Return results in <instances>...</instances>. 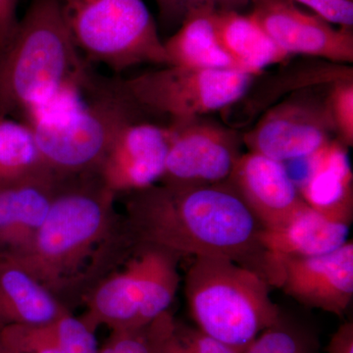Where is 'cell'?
<instances>
[{"mask_svg": "<svg viewBox=\"0 0 353 353\" xmlns=\"http://www.w3.org/2000/svg\"><path fill=\"white\" fill-rule=\"evenodd\" d=\"M123 224L136 248L157 246L179 256L227 257L265 277L259 243L263 227L227 181L161 183L132 192Z\"/></svg>", "mask_w": 353, "mask_h": 353, "instance_id": "obj_1", "label": "cell"}, {"mask_svg": "<svg viewBox=\"0 0 353 353\" xmlns=\"http://www.w3.org/2000/svg\"><path fill=\"white\" fill-rule=\"evenodd\" d=\"M115 194L95 173L58 179L54 196L31 245L11 259L59 301L85 267L113 245H131L116 219Z\"/></svg>", "mask_w": 353, "mask_h": 353, "instance_id": "obj_2", "label": "cell"}, {"mask_svg": "<svg viewBox=\"0 0 353 353\" xmlns=\"http://www.w3.org/2000/svg\"><path fill=\"white\" fill-rule=\"evenodd\" d=\"M95 79L58 0H32L10 43L0 51V117L22 115L59 88L90 87Z\"/></svg>", "mask_w": 353, "mask_h": 353, "instance_id": "obj_3", "label": "cell"}, {"mask_svg": "<svg viewBox=\"0 0 353 353\" xmlns=\"http://www.w3.org/2000/svg\"><path fill=\"white\" fill-rule=\"evenodd\" d=\"M194 259L185 278L190 315L203 333L245 352L282 317L271 285L259 272L227 257Z\"/></svg>", "mask_w": 353, "mask_h": 353, "instance_id": "obj_4", "label": "cell"}, {"mask_svg": "<svg viewBox=\"0 0 353 353\" xmlns=\"http://www.w3.org/2000/svg\"><path fill=\"white\" fill-rule=\"evenodd\" d=\"M85 61L120 73L141 64L168 66L164 43L143 0H58Z\"/></svg>", "mask_w": 353, "mask_h": 353, "instance_id": "obj_5", "label": "cell"}, {"mask_svg": "<svg viewBox=\"0 0 353 353\" xmlns=\"http://www.w3.org/2000/svg\"><path fill=\"white\" fill-rule=\"evenodd\" d=\"M257 76L236 69L168 65L127 79H110L116 90L143 114L181 124L236 105Z\"/></svg>", "mask_w": 353, "mask_h": 353, "instance_id": "obj_6", "label": "cell"}, {"mask_svg": "<svg viewBox=\"0 0 353 353\" xmlns=\"http://www.w3.org/2000/svg\"><path fill=\"white\" fill-rule=\"evenodd\" d=\"M145 114L99 77L87 104L61 124L31 127L41 164L57 179L95 173L114 139Z\"/></svg>", "mask_w": 353, "mask_h": 353, "instance_id": "obj_7", "label": "cell"}, {"mask_svg": "<svg viewBox=\"0 0 353 353\" xmlns=\"http://www.w3.org/2000/svg\"><path fill=\"white\" fill-rule=\"evenodd\" d=\"M120 271L95 285L82 319L92 329L141 328L168 312L180 285L179 255L152 245L137 246Z\"/></svg>", "mask_w": 353, "mask_h": 353, "instance_id": "obj_8", "label": "cell"}, {"mask_svg": "<svg viewBox=\"0 0 353 353\" xmlns=\"http://www.w3.org/2000/svg\"><path fill=\"white\" fill-rule=\"evenodd\" d=\"M333 132L327 94L308 87L294 90L285 101L267 109L254 126L243 134V141L248 152L285 163L307 159L331 141Z\"/></svg>", "mask_w": 353, "mask_h": 353, "instance_id": "obj_9", "label": "cell"}, {"mask_svg": "<svg viewBox=\"0 0 353 353\" xmlns=\"http://www.w3.org/2000/svg\"><path fill=\"white\" fill-rule=\"evenodd\" d=\"M168 128L170 141L160 183L204 185L226 182L243 154V134L204 117Z\"/></svg>", "mask_w": 353, "mask_h": 353, "instance_id": "obj_10", "label": "cell"}, {"mask_svg": "<svg viewBox=\"0 0 353 353\" xmlns=\"http://www.w3.org/2000/svg\"><path fill=\"white\" fill-rule=\"evenodd\" d=\"M250 14L285 54L320 58L333 64L353 62V29L333 27L290 0H250Z\"/></svg>", "mask_w": 353, "mask_h": 353, "instance_id": "obj_11", "label": "cell"}, {"mask_svg": "<svg viewBox=\"0 0 353 353\" xmlns=\"http://www.w3.org/2000/svg\"><path fill=\"white\" fill-rule=\"evenodd\" d=\"M170 131L141 119L130 123L114 139L97 174L115 196L152 187L163 176Z\"/></svg>", "mask_w": 353, "mask_h": 353, "instance_id": "obj_12", "label": "cell"}, {"mask_svg": "<svg viewBox=\"0 0 353 353\" xmlns=\"http://www.w3.org/2000/svg\"><path fill=\"white\" fill-rule=\"evenodd\" d=\"M274 285L308 307L343 316L353 299L352 241L326 254L285 260Z\"/></svg>", "mask_w": 353, "mask_h": 353, "instance_id": "obj_13", "label": "cell"}, {"mask_svg": "<svg viewBox=\"0 0 353 353\" xmlns=\"http://www.w3.org/2000/svg\"><path fill=\"white\" fill-rule=\"evenodd\" d=\"M227 182L263 229L280 226L305 202L283 162L243 152Z\"/></svg>", "mask_w": 353, "mask_h": 353, "instance_id": "obj_14", "label": "cell"}, {"mask_svg": "<svg viewBox=\"0 0 353 353\" xmlns=\"http://www.w3.org/2000/svg\"><path fill=\"white\" fill-rule=\"evenodd\" d=\"M350 224L334 219L304 203L280 226L262 229L259 236L263 252L265 277L275 284L285 260L326 254L350 240Z\"/></svg>", "mask_w": 353, "mask_h": 353, "instance_id": "obj_15", "label": "cell"}, {"mask_svg": "<svg viewBox=\"0 0 353 353\" xmlns=\"http://www.w3.org/2000/svg\"><path fill=\"white\" fill-rule=\"evenodd\" d=\"M57 181L41 170L0 185V259H15L31 245L50 210Z\"/></svg>", "mask_w": 353, "mask_h": 353, "instance_id": "obj_16", "label": "cell"}, {"mask_svg": "<svg viewBox=\"0 0 353 353\" xmlns=\"http://www.w3.org/2000/svg\"><path fill=\"white\" fill-rule=\"evenodd\" d=\"M307 159L308 174L299 188L303 201L323 214L352 224L353 173L347 146L331 139Z\"/></svg>", "mask_w": 353, "mask_h": 353, "instance_id": "obj_17", "label": "cell"}, {"mask_svg": "<svg viewBox=\"0 0 353 353\" xmlns=\"http://www.w3.org/2000/svg\"><path fill=\"white\" fill-rule=\"evenodd\" d=\"M66 309L19 264L0 259V329L10 325L50 324Z\"/></svg>", "mask_w": 353, "mask_h": 353, "instance_id": "obj_18", "label": "cell"}, {"mask_svg": "<svg viewBox=\"0 0 353 353\" xmlns=\"http://www.w3.org/2000/svg\"><path fill=\"white\" fill-rule=\"evenodd\" d=\"M216 11L211 7L192 11L179 26L178 31L163 41L169 65L196 69L240 70L221 43L215 23Z\"/></svg>", "mask_w": 353, "mask_h": 353, "instance_id": "obj_19", "label": "cell"}, {"mask_svg": "<svg viewBox=\"0 0 353 353\" xmlns=\"http://www.w3.org/2000/svg\"><path fill=\"white\" fill-rule=\"evenodd\" d=\"M215 23L221 43L241 71L259 77L265 69L290 58L250 13L217 10Z\"/></svg>", "mask_w": 353, "mask_h": 353, "instance_id": "obj_20", "label": "cell"}, {"mask_svg": "<svg viewBox=\"0 0 353 353\" xmlns=\"http://www.w3.org/2000/svg\"><path fill=\"white\" fill-rule=\"evenodd\" d=\"M41 170L46 169L32 128L23 121L0 117V185L17 182Z\"/></svg>", "mask_w": 353, "mask_h": 353, "instance_id": "obj_21", "label": "cell"}, {"mask_svg": "<svg viewBox=\"0 0 353 353\" xmlns=\"http://www.w3.org/2000/svg\"><path fill=\"white\" fill-rule=\"evenodd\" d=\"M169 312L145 327L113 331L112 338L99 353H158L167 330L173 323Z\"/></svg>", "mask_w": 353, "mask_h": 353, "instance_id": "obj_22", "label": "cell"}, {"mask_svg": "<svg viewBox=\"0 0 353 353\" xmlns=\"http://www.w3.org/2000/svg\"><path fill=\"white\" fill-rule=\"evenodd\" d=\"M53 322L4 327L0 329V343L20 353H63Z\"/></svg>", "mask_w": 353, "mask_h": 353, "instance_id": "obj_23", "label": "cell"}, {"mask_svg": "<svg viewBox=\"0 0 353 353\" xmlns=\"http://www.w3.org/2000/svg\"><path fill=\"white\" fill-rule=\"evenodd\" d=\"M243 353H314L310 340L303 331L281 317L265 330Z\"/></svg>", "mask_w": 353, "mask_h": 353, "instance_id": "obj_24", "label": "cell"}, {"mask_svg": "<svg viewBox=\"0 0 353 353\" xmlns=\"http://www.w3.org/2000/svg\"><path fill=\"white\" fill-rule=\"evenodd\" d=\"M327 103L336 139L348 148L353 145V75L330 83Z\"/></svg>", "mask_w": 353, "mask_h": 353, "instance_id": "obj_25", "label": "cell"}, {"mask_svg": "<svg viewBox=\"0 0 353 353\" xmlns=\"http://www.w3.org/2000/svg\"><path fill=\"white\" fill-rule=\"evenodd\" d=\"M63 353H99L94 329L65 310L53 322Z\"/></svg>", "mask_w": 353, "mask_h": 353, "instance_id": "obj_26", "label": "cell"}, {"mask_svg": "<svg viewBox=\"0 0 353 353\" xmlns=\"http://www.w3.org/2000/svg\"><path fill=\"white\" fill-rule=\"evenodd\" d=\"M160 20L166 27L180 26L188 14L202 7L216 10H236L250 6V0H155Z\"/></svg>", "mask_w": 353, "mask_h": 353, "instance_id": "obj_27", "label": "cell"}, {"mask_svg": "<svg viewBox=\"0 0 353 353\" xmlns=\"http://www.w3.org/2000/svg\"><path fill=\"white\" fill-rule=\"evenodd\" d=\"M307 6L316 15L336 27L353 29V0H290Z\"/></svg>", "mask_w": 353, "mask_h": 353, "instance_id": "obj_28", "label": "cell"}, {"mask_svg": "<svg viewBox=\"0 0 353 353\" xmlns=\"http://www.w3.org/2000/svg\"><path fill=\"white\" fill-rule=\"evenodd\" d=\"M17 6L18 0H0V51L8 46L17 30Z\"/></svg>", "mask_w": 353, "mask_h": 353, "instance_id": "obj_29", "label": "cell"}, {"mask_svg": "<svg viewBox=\"0 0 353 353\" xmlns=\"http://www.w3.org/2000/svg\"><path fill=\"white\" fill-rule=\"evenodd\" d=\"M327 353H353V323L345 322L334 332Z\"/></svg>", "mask_w": 353, "mask_h": 353, "instance_id": "obj_30", "label": "cell"}, {"mask_svg": "<svg viewBox=\"0 0 353 353\" xmlns=\"http://www.w3.org/2000/svg\"><path fill=\"white\" fill-rule=\"evenodd\" d=\"M175 323V321L172 323L168 331L164 334L158 353H192L176 336Z\"/></svg>", "mask_w": 353, "mask_h": 353, "instance_id": "obj_31", "label": "cell"}, {"mask_svg": "<svg viewBox=\"0 0 353 353\" xmlns=\"http://www.w3.org/2000/svg\"><path fill=\"white\" fill-rule=\"evenodd\" d=\"M0 353H20L15 352V350H10V348H8L6 347V345H2L1 343H0Z\"/></svg>", "mask_w": 353, "mask_h": 353, "instance_id": "obj_32", "label": "cell"}]
</instances>
